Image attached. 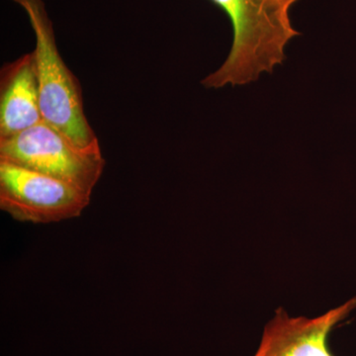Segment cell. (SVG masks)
Segmentation results:
<instances>
[{"instance_id":"1","label":"cell","mask_w":356,"mask_h":356,"mask_svg":"<svg viewBox=\"0 0 356 356\" xmlns=\"http://www.w3.org/2000/svg\"><path fill=\"white\" fill-rule=\"evenodd\" d=\"M228 16L233 44L224 64L205 77L207 88L243 86L262 72H273L285 60V47L300 33L292 26L290 9L299 0H210Z\"/></svg>"},{"instance_id":"2","label":"cell","mask_w":356,"mask_h":356,"mask_svg":"<svg viewBox=\"0 0 356 356\" xmlns=\"http://www.w3.org/2000/svg\"><path fill=\"white\" fill-rule=\"evenodd\" d=\"M24 9L34 31V54L43 121L86 151H102L84 112L83 90L58 51L43 0H13Z\"/></svg>"},{"instance_id":"3","label":"cell","mask_w":356,"mask_h":356,"mask_svg":"<svg viewBox=\"0 0 356 356\" xmlns=\"http://www.w3.org/2000/svg\"><path fill=\"white\" fill-rule=\"evenodd\" d=\"M0 161L58 178L91 194L105 166L102 151L81 149L44 121L0 140Z\"/></svg>"},{"instance_id":"4","label":"cell","mask_w":356,"mask_h":356,"mask_svg":"<svg viewBox=\"0 0 356 356\" xmlns=\"http://www.w3.org/2000/svg\"><path fill=\"white\" fill-rule=\"evenodd\" d=\"M91 193L58 178L0 161V208L13 219L49 224L81 216Z\"/></svg>"},{"instance_id":"5","label":"cell","mask_w":356,"mask_h":356,"mask_svg":"<svg viewBox=\"0 0 356 356\" xmlns=\"http://www.w3.org/2000/svg\"><path fill=\"white\" fill-rule=\"evenodd\" d=\"M355 308L353 298L313 318L290 317L284 309H277L254 356H334L327 346L330 334Z\"/></svg>"},{"instance_id":"6","label":"cell","mask_w":356,"mask_h":356,"mask_svg":"<svg viewBox=\"0 0 356 356\" xmlns=\"http://www.w3.org/2000/svg\"><path fill=\"white\" fill-rule=\"evenodd\" d=\"M43 121L34 54L8 63L0 72V140Z\"/></svg>"}]
</instances>
